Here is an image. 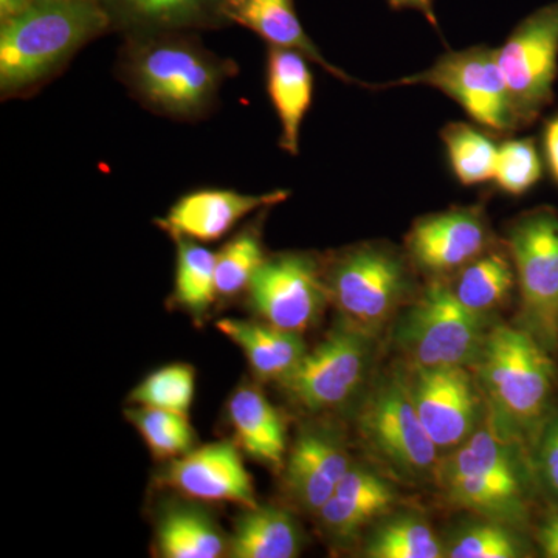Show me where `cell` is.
<instances>
[{"mask_svg": "<svg viewBox=\"0 0 558 558\" xmlns=\"http://www.w3.org/2000/svg\"><path fill=\"white\" fill-rule=\"evenodd\" d=\"M236 62L202 46L193 33L126 38L119 76L132 97L157 116L179 121L205 119L216 108L222 84Z\"/></svg>", "mask_w": 558, "mask_h": 558, "instance_id": "obj_1", "label": "cell"}, {"mask_svg": "<svg viewBox=\"0 0 558 558\" xmlns=\"http://www.w3.org/2000/svg\"><path fill=\"white\" fill-rule=\"evenodd\" d=\"M472 371L486 405L488 428L531 449L553 413L557 359L526 330L498 323L488 330Z\"/></svg>", "mask_w": 558, "mask_h": 558, "instance_id": "obj_2", "label": "cell"}, {"mask_svg": "<svg viewBox=\"0 0 558 558\" xmlns=\"http://www.w3.org/2000/svg\"><path fill=\"white\" fill-rule=\"evenodd\" d=\"M112 32L95 0H35L0 21L2 100L31 97L92 40Z\"/></svg>", "mask_w": 558, "mask_h": 558, "instance_id": "obj_3", "label": "cell"}, {"mask_svg": "<svg viewBox=\"0 0 558 558\" xmlns=\"http://www.w3.org/2000/svg\"><path fill=\"white\" fill-rule=\"evenodd\" d=\"M433 483L450 508L521 531L529 524L535 478L526 446L495 435L486 421L440 457Z\"/></svg>", "mask_w": 558, "mask_h": 558, "instance_id": "obj_4", "label": "cell"}, {"mask_svg": "<svg viewBox=\"0 0 558 558\" xmlns=\"http://www.w3.org/2000/svg\"><path fill=\"white\" fill-rule=\"evenodd\" d=\"M413 264L388 242H362L325 259L329 301L340 317L379 337L417 295Z\"/></svg>", "mask_w": 558, "mask_h": 558, "instance_id": "obj_5", "label": "cell"}, {"mask_svg": "<svg viewBox=\"0 0 558 558\" xmlns=\"http://www.w3.org/2000/svg\"><path fill=\"white\" fill-rule=\"evenodd\" d=\"M490 328V318L459 303L447 279H429L395 318L391 340L405 366L472 368Z\"/></svg>", "mask_w": 558, "mask_h": 558, "instance_id": "obj_6", "label": "cell"}, {"mask_svg": "<svg viewBox=\"0 0 558 558\" xmlns=\"http://www.w3.org/2000/svg\"><path fill=\"white\" fill-rule=\"evenodd\" d=\"M357 433L371 459L389 478L411 486L433 481L440 453L417 416L399 369L369 389L359 410Z\"/></svg>", "mask_w": 558, "mask_h": 558, "instance_id": "obj_7", "label": "cell"}, {"mask_svg": "<svg viewBox=\"0 0 558 558\" xmlns=\"http://www.w3.org/2000/svg\"><path fill=\"white\" fill-rule=\"evenodd\" d=\"M520 295L519 328L558 359V213L539 207L508 227Z\"/></svg>", "mask_w": 558, "mask_h": 558, "instance_id": "obj_8", "label": "cell"}, {"mask_svg": "<svg viewBox=\"0 0 558 558\" xmlns=\"http://www.w3.org/2000/svg\"><path fill=\"white\" fill-rule=\"evenodd\" d=\"M377 337L340 318L318 347L279 381L300 409L326 413L341 409L362 389L373 365Z\"/></svg>", "mask_w": 558, "mask_h": 558, "instance_id": "obj_9", "label": "cell"}, {"mask_svg": "<svg viewBox=\"0 0 558 558\" xmlns=\"http://www.w3.org/2000/svg\"><path fill=\"white\" fill-rule=\"evenodd\" d=\"M399 86H429L442 92L488 132L508 135L520 130L508 86L499 70L497 49L475 46L449 51L424 72L387 84H373V89Z\"/></svg>", "mask_w": 558, "mask_h": 558, "instance_id": "obj_10", "label": "cell"}, {"mask_svg": "<svg viewBox=\"0 0 558 558\" xmlns=\"http://www.w3.org/2000/svg\"><path fill=\"white\" fill-rule=\"evenodd\" d=\"M520 130L531 126L554 100L558 70V2L529 14L497 49Z\"/></svg>", "mask_w": 558, "mask_h": 558, "instance_id": "obj_11", "label": "cell"}, {"mask_svg": "<svg viewBox=\"0 0 558 558\" xmlns=\"http://www.w3.org/2000/svg\"><path fill=\"white\" fill-rule=\"evenodd\" d=\"M248 301L264 322L303 333L330 303L325 259L306 252L267 256L250 281Z\"/></svg>", "mask_w": 558, "mask_h": 558, "instance_id": "obj_12", "label": "cell"}, {"mask_svg": "<svg viewBox=\"0 0 558 558\" xmlns=\"http://www.w3.org/2000/svg\"><path fill=\"white\" fill-rule=\"evenodd\" d=\"M399 373L440 457L458 449L486 421V405L472 368L403 365Z\"/></svg>", "mask_w": 558, "mask_h": 558, "instance_id": "obj_13", "label": "cell"}, {"mask_svg": "<svg viewBox=\"0 0 558 558\" xmlns=\"http://www.w3.org/2000/svg\"><path fill=\"white\" fill-rule=\"evenodd\" d=\"M483 205L451 207L418 218L405 238V253L418 274L447 279L495 244Z\"/></svg>", "mask_w": 558, "mask_h": 558, "instance_id": "obj_14", "label": "cell"}, {"mask_svg": "<svg viewBox=\"0 0 558 558\" xmlns=\"http://www.w3.org/2000/svg\"><path fill=\"white\" fill-rule=\"evenodd\" d=\"M352 462L339 427L330 422L306 425L286 454V494L296 508L315 515L336 494Z\"/></svg>", "mask_w": 558, "mask_h": 558, "instance_id": "obj_15", "label": "cell"}, {"mask_svg": "<svg viewBox=\"0 0 558 558\" xmlns=\"http://www.w3.org/2000/svg\"><path fill=\"white\" fill-rule=\"evenodd\" d=\"M159 480L163 486L196 501L234 502L242 508L258 505L241 451L229 440L196 447L168 461Z\"/></svg>", "mask_w": 558, "mask_h": 558, "instance_id": "obj_16", "label": "cell"}, {"mask_svg": "<svg viewBox=\"0 0 558 558\" xmlns=\"http://www.w3.org/2000/svg\"><path fill=\"white\" fill-rule=\"evenodd\" d=\"M395 483L379 468L352 462L336 494L315 513L323 534L340 546L357 542L398 506Z\"/></svg>", "mask_w": 558, "mask_h": 558, "instance_id": "obj_17", "label": "cell"}, {"mask_svg": "<svg viewBox=\"0 0 558 558\" xmlns=\"http://www.w3.org/2000/svg\"><path fill=\"white\" fill-rule=\"evenodd\" d=\"M289 191L245 194L234 190L207 189L191 191L180 197L157 226L174 238L197 242L222 240L245 216L281 204Z\"/></svg>", "mask_w": 558, "mask_h": 558, "instance_id": "obj_18", "label": "cell"}, {"mask_svg": "<svg viewBox=\"0 0 558 558\" xmlns=\"http://www.w3.org/2000/svg\"><path fill=\"white\" fill-rule=\"evenodd\" d=\"M108 14L112 32L126 38L218 31L231 25L227 0H95Z\"/></svg>", "mask_w": 558, "mask_h": 558, "instance_id": "obj_19", "label": "cell"}, {"mask_svg": "<svg viewBox=\"0 0 558 558\" xmlns=\"http://www.w3.org/2000/svg\"><path fill=\"white\" fill-rule=\"evenodd\" d=\"M230 24L241 25L266 40L269 46L295 50L307 60L325 69L330 75L347 84H359L362 87H373L344 70L330 64L322 51L310 38L296 14L293 0H227L223 9Z\"/></svg>", "mask_w": 558, "mask_h": 558, "instance_id": "obj_20", "label": "cell"}, {"mask_svg": "<svg viewBox=\"0 0 558 558\" xmlns=\"http://www.w3.org/2000/svg\"><path fill=\"white\" fill-rule=\"evenodd\" d=\"M307 61L299 51L269 46L267 92L281 124L279 146L292 156L299 154L301 124L314 97V75Z\"/></svg>", "mask_w": 558, "mask_h": 558, "instance_id": "obj_21", "label": "cell"}, {"mask_svg": "<svg viewBox=\"0 0 558 558\" xmlns=\"http://www.w3.org/2000/svg\"><path fill=\"white\" fill-rule=\"evenodd\" d=\"M229 417L241 449L270 469H282L288 454L286 424L258 387L242 384L229 402Z\"/></svg>", "mask_w": 558, "mask_h": 558, "instance_id": "obj_22", "label": "cell"}, {"mask_svg": "<svg viewBox=\"0 0 558 558\" xmlns=\"http://www.w3.org/2000/svg\"><path fill=\"white\" fill-rule=\"evenodd\" d=\"M218 329L241 348L250 368L264 381H281L299 366L307 348L303 336L270 323L220 319Z\"/></svg>", "mask_w": 558, "mask_h": 558, "instance_id": "obj_23", "label": "cell"}, {"mask_svg": "<svg viewBox=\"0 0 558 558\" xmlns=\"http://www.w3.org/2000/svg\"><path fill=\"white\" fill-rule=\"evenodd\" d=\"M156 546L165 558H219L229 556L230 537L207 510L178 501L163 506L157 517Z\"/></svg>", "mask_w": 558, "mask_h": 558, "instance_id": "obj_24", "label": "cell"}, {"mask_svg": "<svg viewBox=\"0 0 558 558\" xmlns=\"http://www.w3.org/2000/svg\"><path fill=\"white\" fill-rule=\"evenodd\" d=\"M459 303L481 317L501 310L517 288L515 267L508 245L495 242L483 255L447 278Z\"/></svg>", "mask_w": 558, "mask_h": 558, "instance_id": "obj_25", "label": "cell"}, {"mask_svg": "<svg viewBox=\"0 0 558 558\" xmlns=\"http://www.w3.org/2000/svg\"><path fill=\"white\" fill-rule=\"evenodd\" d=\"M303 545L299 523L277 506L242 508L230 535L231 558H293Z\"/></svg>", "mask_w": 558, "mask_h": 558, "instance_id": "obj_26", "label": "cell"}, {"mask_svg": "<svg viewBox=\"0 0 558 558\" xmlns=\"http://www.w3.org/2000/svg\"><path fill=\"white\" fill-rule=\"evenodd\" d=\"M362 556L368 558H442L444 542L417 510H392L366 534Z\"/></svg>", "mask_w": 558, "mask_h": 558, "instance_id": "obj_27", "label": "cell"}, {"mask_svg": "<svg viewBox=\"0 0 558 558\" xmlns=\"http://www.w3.org/2000/svg\"><path fill=\"white\" fill-rule=\"evenodd\" d=\"M174 242L178 245L175 303L194 317H201L207 314L219 296L216 288V253L186 238H174Z\"/></svg>", "mask_w": 558, "mask_h": 558, "instance_id": "obj_28", "label": "cell"}, {"mask_svg": "<svg viewBox=\"0 0 558 558\" xmlns=\"http://www.w3.org/2000/svg\"><path fill=\"white\" fill-rule=\"evenodd\" d=\"M450 167L459 182L465 186L494 180L498 146L478 128L453 121L440 131Z\"/></svg>", "mask_w": 558, "mask_h": 558, "instance_id": "obj_29", "label": "cell"}, {"mask_svg": "<svg viewBox=\"0 0 558 558\" xmlns=\"http://www.w3.org/2000/svg\"><path fill=\"white\" fill-rule=\"evenodd\" d=\"M449 558H521L527 556L526 543L520 531L498 521H468L444 542Z\"/></svg>", "mask_w": 558, "mask_h": 558, "instance_id": "obj_30", "label": "cell"}, {"mask_svg": "<svg viewBox=\"0 0 558 558\" xmlns=\"http://www.w3.org/2000/svg\"><path fill=\"white\" fill-rule=\"evenodd\" d=\"M124 414L145 440L150 453L161 461H172L196 449V433L186 414L140 405L126 410Z\"/></svg>", "mask_w": 558, "mask_h": 558, "instance_id": "obj_31", "label": "cell"}, {"mask_svg": "<svg viewBox=\"0 0 558 558\" xmlns=\"http://www.w3.org/2000/svg\"><path fill=\"white\" fill-rule=\"evenodd\" d=\"M259 229L250 226L216 253V288L223 299L247 292L252 278L266 259Z\"/></svg>", "mask_w": 558, "mask_h": 558, "instance_id": "obj_32", "label": "cell"}, {"mask_svg": "<svg viewBox=\"0 0 558 558\" xmlns=\"http://www.w3.org/2000/svg\"><path fill=\"white\" fill-rule=\"evenodd\" d=\"M196 374L186 363H174L154 371L132 389L130 402L134 405L174 411L189 416L194 400Z\"/></svg>", "mask_w": 558, "mask_h": 558, "instance_id": "obj_33", "label": "cell"}, {"mask_svg": "<svg viewBox=\"0 0 558 558\" xmlns=\"http://www.w3.org/2000/svg\"><path fill=\"white\" fill-rule=\"evenodd\" d=\"M542 160L532 138H510L498 146L494 180L498 189L521 196L542 179Z\"/></svg>", "mask_w": 558, "mask_h": 558, "instance_id": "obj_34", "label": "cell"}, {"mask_svg": "<svg viewBox=\"0 0 558 558\" xmlns=\"http://www.w3.org/2000/svg\"><path fill=\"white\" fill-rule=\"evenodd\" d=\"M531 449L537 483L558 501V413L546 418Z\"/></svg>", "mask_w": 558, "mask_h": 558, "instance_id": "obj_35", "label": "cell"}, {"mask_svg": "<svg viewBox=\"0 0 558 558\" xmlns=\"http://www.w3.org/2000/svg\"><path fill=\"white\" fill-rule=\"evenodd\" d=\"M535 539L543 556L548 558H558V505L550 510L535 531Z\"/></svg>", "mask_w": 558, "mask_h": 558, "instance_id": "obj_36", "label": "cell"}, {"mask_svg": "<svg viewBox=\"0 0 558 558\" xmlns=\"http://www.w3.org/2000/svg\"><path fill=\"white\" fill-rule=\"evenodd\" d=\"M389 9L391 10H414L424 14L425 20L438 31L439 24L436 20L435 0H388Z\"/></svg>", "mask_w": 558, "mask_h": 558, "instance_id": "obj_37", "label": "cell"}, {"mask_svg": "<svg viewBox=\"0 0 558 558\" xmlns=\"http://www.w3.org/2000/svg\"><path fill=\"white\" fill-rule=\"evenodd\" d=\"M545 149L550 170L558 180V117L550 120L545 131Z\"/></svg>", "mask_w": 558, "mask_h": 558, "instance_id": "obj_38", "label": "cell"}, {"mask_svg": "<svg viewBox=\"0 0 558 558\" xmlns=\"http://www.w3.org/2000/svg\"><path fill=\"white\" fill-rule=\"evenodd\" d=\"M33 2L35 0H0V21L9 20Z\"/></svg>", "mask_w": 558, "mask_h": 558, "instance_id": "obj_39", "label": "cell"}]
</instances>
